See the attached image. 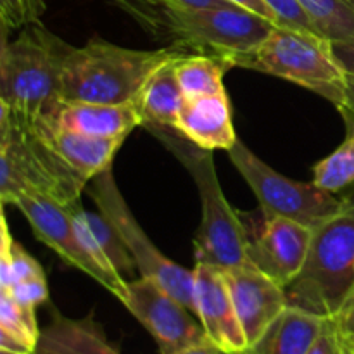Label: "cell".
Here are the masks:
<instances>
[{
	"instance_id": "obj_1",
	"label": "cell",
	"mask_w": 354,
	"mask_h": 354,
	"mask_svg": "<svg viewBox=\"0 0 354 354\" xmlns=\"http://www.w3.org/2000/svg\"><path fill=\"white\" fill-rule=\"evenodd\" d=\"M162 47L206 54L237 68L266 38L275 23L237 6L175 7L158 0H109Z\"/></svg>"
},
{
	"instance_id": "obj_2",
	"label": "cell",
	"mask_w": 354,
	"mask_h": 354,
	"mask_svg": "<svg viewBox=\"0 0 354 354\" xmlns=\"http://www.w3.org/2000/svg\"><path fill=\"white\" fill-rule=\"evenodd\" d=\"M73 45L33 23L0 50V104L24 120L52 118L62 100V69Z\"/></svg>"
},
{
	"instance_id": "obj_3",
	"label": "cell",
	"mask_w": 354,
	"mask_h": 354,
	"mask_svg": "<svg viewBox=\"0 0 354 354\" xmlns=\"http://www.w3.org/2000/svg\"><path fill=\"white\" fill-rule=\"evenodd\" d=\"M192 175L199 190L201 225L194 237L196 263L221 270L248 265L249 232L221 190L213 152L190 144L173 128H147Z\"/></svg>"
},
{
	"instance_id": "obj_4",
	"label": "cell",
	"mask_w": 354,
	"mask_h": 354,
	"mask_svg": "<svg viewBox=\"0 0 354 354\" xmlns=\"http://www.w3.org/2000/svg\"><path fill=\"white\" fill-rule=\"evenodd\" d=\"M187 52L173 47L137 50L92 38L83 47H71L62 69L64 102L127 104L165 62Z\"/></svg>"
},
{
	"instance_id": "obj_5",
	"label": "cell",
	"mask_w": 354,
	"mask_h": 354,
	"mask_svg": "<svg viewBox=\"0 0 354 354\" xmlns=\"http://www.w3.org/2000/svg\"><path fill=\"white\" fill-rule=\"evenodd\" d=\"M289 306L337 318L354 294V199L313 230L310 252L287 287Z\"/></svg>"
},
{
	"instance_id": "obj_6",
	"label": "cell",
	"mask_w": 354,
	"mask_h": 354,
	"mask_svg": "<svg viewBox=\"0 0 354 354\" xmlns=\"http://www.w3.org/2000/svg\"><path fill=\"white\" fill-rule=\"evenodd\" d=\"M237 68L296 83L330 100L337 109L344 104L348 73L334 55L332 41L322 35L275 24L265 40L239 61Z\"/></svg>"
},
{
	"instance_id": "obj_7",
	"label": "cell",
	"mask_w": 354,
	"mask_h": 354,
	"mask_svg": "<svg viewBox=\"0 0 354 354\" xmlns=\"http://www.w3.org/2000/svg\"><path fill=\"white\" fill-rule=\"evenodd\" d=\"M88 183L66 168L35 135L0 104V199L12 204L26 194H44L66 206L82 203Z\"/></svg>"
},
{
	"instance_id": "obj_8",
	"label": "cell",
	"mask_w": 354,
	"mask_h": 354,
	"mask_svg": "<svg viewBox=\"0 0 354 354\" xmlns=\"http://www.w3.org/2000/svg\"><path fill=\"white\" fill-rule=\"evenodd\" d=\"M237 168L258 199L265 218H287L310 228H318L342 211L348 199L320 189L313 182H296L259 159L242 140L228 151Z\"/></svg>"
},
{
	"instance_id": "obj_9",
	"label": "cell",
	"mask_w": 354,
	"mask_h": 354,
	"mask_svg": "<svg viewBox=\"0 0 354 354\" xmlns=\"http://www.w3.org/2000/svg\"><path fill=\"white\" fill-rule=\"evenodd\" d=\"M88 196L111 223L120 232L128 251L133 256L140 277L156 280L169 294L176 297L183 306L196 313L194 301V270H187L166 258L145 235L137 218L128 207L114 180L113 168L97 175L88 183Z\"/></svg>"
},
{
	"instance_id": "obj_10",
	"label": "cell",
	"mask_w": 354,
	"mask_h": 354,
	"mask_svg": "<svg viewBox=\"0 0 354 354\" xmlns=\"http://www.w3.org/2000/svg\"><path fill=\"white\" fill-rule=\"evenodd\" d=\"M14 207L23 213L33 228L35 237L57 252L68 265L88 275L100 287L113 294L118 301H123L128 294V282L118 273L104 268L83 242L82 234L73 218L71 206L59 203L44 194H26L17 197Z\"/></svg>"
},
{
	"instance_id": "obj_11",
	"label": "cell",
	"mask_w": 354,
	"mask_h": 354,
	"mask_svg": "<svg viewBox=\"0 0 354 354\" xmlns=\"http://www.w3.org/2000/svg\"><path fill=\"white\" fill-rule=\"evenodd\" d=\"M121 304L154 337L161 354H175L207 339L201 322H196L190 315L192 311L161 283L147 277L128 282V294Z\"/></svg>"
},
{
	"instance_id": "obj_12",
	"label": "cell",
	"mask_w": 354,
	"mask_h": 354,
	"mask_svg": "<svg viewBox=\"0 0 354 354\" xmlns=\"http://www.w3.org/2000/svg\"><path fill=\"white\" fill-rule=\"evenodd\" d=\"M313 241V228L287 218H265L258 235L249 234V261L283 289L303 270Z\"/></svg>"
},
{
	"instance_id": "obj_13",
	"label": "cell",
	"mask_w": 354,
	"mask_h": 354,
	"mask_svg": "<svg viewBox=\"0 0 354 354\" xmlns=\"http://www.w3.org/2000/svg\"><path fill=\"white\" fill-rule=\"evenodd\" d=\"M241 327L249 348L289 306L287 290L256 268L252 263L223 270Z\"/></svg>"
},
{
	"instance_id": "obj_14",
	"label": "cell",
	"mask_w": 354,
	"mask_h": 354,
	"mask_svg": "<svg viewBox=\"0 0 354 354\" xmlns=\"http://www.w3.org/2000/svg\"><path fill=\"white\" fill-rule=\"evenodd\" d=\"M194 301H196L194 315L199 318L211 342H214L227 354L248 351V339L235 313L223 270L204 263H196Z\"/></svg>"
},
{
	"instance_id": "obj_15",
	"label": "cell",
	"mask_w": 354,
	"mask_h": 354,
	"mask_svg": "<svg viewBox=\"0 0 354 354\" xmlns=\"http://www.w3.org/2000/svg\"><path fill=\"white\" fill-rule=\"evenodd\" d=\"M7 111H9V107H7ZM12 116L26 127H30L35 131V135L40 138L41 144L85 183H90L97 175L113 168L114 156L121 149L123 142L127 140V138H95L73 133V131L59 128L48 118L24 120L16 114H12Z\"/></svg>"
},
{
	"instance_id": "obj_16",
	"label": "cell",
	"mask_w": 354,
	"mask_h": 354,
	"mask_svg": "<svg viewBox=\"0 0 354 354\" xmlns=\"http://www.w3.org/2000/svg\"><path fill=\"white\" fill-rule=\"evenodd\" d=\"M173 130L204 151H230L237 144L227 92L185 100Z\"/></svg>"
},
{
	"instance_id": "obj_17",
	"label": "cell",
	"mask_w": 354,
	"mask_h": 354,
	"mask_svg": "<svg viewBox=\"0 0 354 354\" xmlns=\"http://www.w3.org/2000/svg\"><path fill=\"white\" fill-rule=\"evenodd\" d=\"M48 120L62 130L95 138H127L135 128L142 127L133 102H62Z\"/></svg>"
},
{
	"instance_id": "obj_18",
	"label": "cell",
	"mask_w": 354,
	"mask_h": 354,
	"mask_svg": "<svg viewBox=\"0 0 354 354\" xmlns=\"http://www.w3.org/2000/svg\"><path fill=\"white\" fill-rule=\"evenodd\" d=\"M35 354H123L107 339L93 313L69 318L52 310L50 322L40 332Z\"/></svg>"
},
{
	"instance_id": "obj_19",
	"label": "cell",
	"mask_w": 354,
	"mask_h": 354,
	"mask_svg": "<svg viewBox=\"0 0 354 354\" xmlns=\"http://www.w3.org/2000/svg\"><path fill=\"white\" fill-rule=\"evenodd\" d=\"M180 57L182 55L156 69L135 97L133 104L140 114L144 128H175L180 111L185 104V95L175 71V64Z\"/></svg>"
},
{
	"instance_id": "obj_20",
	"label": "cell",
	"mask_w": 354,
	"mask_h": 354,
	"mask_svg": "<svg viewBox=\"0 0 354 354\" xmlns=\"http://www.w3.org/2000/svg\"><path fill=\"white\" fill-rule=\"evenodd\" d=\"M327 318L287 306L275 322L266 328L249 354H308L320 337Z\"/></svg>"
},
{
	"instance_id": "obj_21",
	"label": "cell",
	"mask_w": 354,
	"mask_h": 354,
	"mask_svg": "<svg viewBox=\"0 0 354 354\" xmlns=\"http://www.w3.org/2000/svg\"><path fill=\"white\" fill-rule=\"evenodd\" d=\"M71 213L90 254L104 268L121 277L137 270L133 256L128 251L120 232L102 213H90L82 206V203L71 206Z\"/></svg>"
},
{
	"instance_id": "obj_22",
	"label": "cell",
	"mask_w": 354,
	"mask_h": 354,
	"mask_svg": "<svg viewBox=\"0 0 354 354\" xmlns=\"http://www.w3.org/2000/svg\"><path fill=\"white\" fill-rule=\"evenodd\" d=\"M35 310L0 289V349L19 354L37 353L41 328Z\"/></svg>"
},
{
	"instance_id": "obj_23",
	"label": "cell",
	"mask_w": 354,
	"mask_h": 354,
	"mask_svg": "<svg viewBox=\"0 0 354 354\" xmlns=\"http://www.w3.org/2000/svg\"><path fill=\"white\" fill-rule=\"evenodd\" d=\"M232 66L206 54H185L176 61L175 71L185 100L225 92L223 76Z\"/></svg>"
},
{
	"instance_id": "obj_24",
	"label": "cell",
	"mask_w": 354,
	"mask_h": 354,
	"mask_svg": "<svg viewBox=\"0 0 354 354\" xmlns=\"http://www.w3.org/2000/svg\"><path fill=\"white\" fill-rule=\"evenodd\" d=\"M322 35L330 41L354 38V0H297Z\"/></svg>"
},
{
	"instance_id": "obj_25",
	"label": "cell",
	"mask_w": 354,
	"mask_h": 354,
	"mask_svg": "<svg viewBox=\"0 0 354 354\" xmlns=\"http://www.w3.org/2000/svg\"><path fill=\"white\" fill-rule=\"evenodd\" d=\"M348 137L346 140L313 166L311 182L328 192H341L342 189L354 183V121H346Z\"/></svg>"
},
{
	"instance_id": "obj_26",
	"label": "cell",
	"mask_w": 354,
	"mask_h": 354,
	"mask_svg": "<svg viewBox=\"0 0 354 354\" xmlns=\"http://www.w3.org/2000/svg\"><path fill=\"white\" fill-rule=\"evenodd\" d=\"M44 12V0H0V21L3 30H16L40 23Z\"/></svg>"
},
{
	"instance_id": "obj_27",
	"label": "cell",
	"mask_w": 354,
	"mask_h": 354,
	"mask_svg": "<svg viewBox=\"0 0 354 354\" xmlns=\"http://www.w3.org/2000/svg\"><path fill=\"white\" fill-rule=\"evenodd\" d=\"M263 2L272 9L280 26H289L296 28V30L322 35L318 28L315 26L313 21H311V17L306 14V10L297 3V0H263Z\"/></svg>"
},
{
	"instance_id": "obj_28",
	"label": "cell",
	"mask_w": 354,
	"mask_h": 354,
	"mask_svg": "<svg viewBox=\"0 0 354 354\" xmlns=\"http://www.w3.org/2000/svg\"><path fill=\"white\" fill-rule=\"evenodd\" d=\"M308 354H354V344L339 327L335 318H327L320 337Z\"/></svg>"
},
{
	"instance_id": "obj_29",
	"label": "cell",
	"mask_w": 354,
	"mask_h": 354,
	"mask_svg": "<svg viewBox=\"0 0 354 354\" xmlns=\"http://www.w3.org/2000/svg\"><path fill=\"white\" fill-rule=\"evenodd\" d=\"M2 290H7V292L12 294L19 303L28 304V306L33 308L40 306V304L47 303L48 301V286L45 275L23 280V282H16Z\"/></svg>"
},
{
	"instance_id": "obj_30",
	"label": "cell",
	"mask_w": 354,
	"mask_h": 354,
	"mask_svg": "<svg viewBox=\"0 0 354 354\" xmlns=\"http://www.w3.org/2000/svg\"><path fill=\"white\" fill-rule=\"evenodd\" d=\"M332 50L348 75H354V38L349 41H332Z\"/></svg>"
},
{
	"instance_id": "obj_31",
	"label": "cell",
	"mask_w": 354,
	"mask_h": 354,
	"mask_svg": "<svg viewBox=\"0 0 354 354\" xmlns=\"http://www.w3.org/2000/svg\"><path fill=\"white\" fill-rule=\"evenodd\" d=\"M230 3H234V6L237 7H242V9H248L251 10V12H256L259 14V16L266 17V19L273 21L275 24H279V21H277L275 14L272 12V9H270L268 6H266L263 0H228Z\"/></svg>"
},
{
	"instance_id": "obj_32",
	"label": "cell",
	"mask_w": 354,
	"mask_h": 354,
	"mask_svg": "<svg viewBox=\"0 0 354 354\" xmlns=\"http://www.w3.org/2000/svg\"><path fill=\"white\" fill-rule=\"evenodd\" d=\"M175 7H194V9H207V7H228L234 6L228 0H158Z\"/></svg>"
},
{
	"instance_id": "obj_33",
	"label": "cell",
	"mask_w": 354,
	"mask_h": 354,
	"mask_svg": "<svg viewBox=\"0 0 354 354\" xmlns=\"http://www.w3.org/2000/svg\"><path fill=\"white\" fill-rule=\"evenodd\" d=\"M335 320H337L339 327L342 328V332L351 339V342L354 344V294L351 299H349V303L346 304L344 310H342V313L339 315Z\"/></svg>"
},
{
	"instance_id": "obj_34",
	"label": "cell",
	"mask_w": 354,
	"mask_h": 354,
	"mask_svg": "<svg viewBox=\"0 0 354 354\" xmlns=\"http://www.w3.org/2000/svg\"><path fill=\"white\" fill-rule=\"evenodd\" d=\"M339 111H341L346 121H354V75H348V82H346V99Z\"/></svg>"
},
{
	"instance_id": "obj_35",
	"label": "cell",
	"mask_w": 354,
	"mask_h": 354,
	"mask_svg": "<svg viewBox=\"0 0 354 354\" xmlns=\"http://www.w3.org/2000/svg\"><path fill=\"white\" fill-rule=\"evenodd\" d=\"M175 354H223V351H221L214 342H211L209 339H204V341L180 349V351H176Z\"/></svg>"
},
{
	"instance_id": "obj_36",
	"label": "cell",
	"mask_w": 354,
	"mask_h": 354,
	"mask_svg": "<svg viewBox=\"0 0 354 354\" xmlns=\"http://www.w3.org/2000/svg\"><path fill=\"white\" fill-rule=\"evenodd\" d=\"M0 354H19V353H12V351H7V349H0Z\"/></svg>"
},
{
	"instance_id": "obj_37",
	"label": "cell",
	"mask_w": 354,
	"mask_h": 354,
	"mask_svg": "<svg viewBox=\"0 0 354 354\" xmlns=\"http://www.w3.org/2000/svg\"><path fill=\"white\" fill-rule=\"evenodd\" d=\"M223 354H227V353H223ZM239 354H249L248 351H245V353H239Z\"/></svg>"
}]
</instances>
